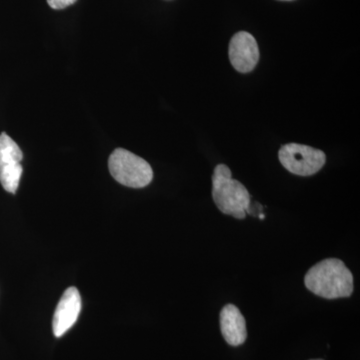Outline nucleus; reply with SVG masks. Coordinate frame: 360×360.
I'll list each match as a JSON object with an SVG mask.
<instances>
[{
  "instance_id": "obj_1",
  "label": "nucleus",
  "mask_w": 360,
  "mask_h": 360,
  "mask_svg": "<svg viewBox=\"0 0 360 360\" xmlns=\"http://www.w3.org/2000/svg\"><path fill=\"white\" fill-rule=\"evenodd\" d=\"M307 290L326 300L349 297L354 290V276L342 260L326 258L307 272Z\"/></svg>"
},
{
  "instance_id": "obj_2",
  "label": "nucleus",
  "mask_w": 360,
  "mask_h": 360,
  "mask_svg": "<svg viewBox=\"0 0 360 360\" xmlns=\"http://www.w3.org/2000/svg\"><path fill=\"white\" fill-rule=\"evenodd\" d=\"M212 198L217 208L224 214L236 219H245L250 205V195L246 187L232 179L231 170L219 165L212 174Z\"/></svg>"
},
{
  "instance_id": "obj_3",
  "label": "nucleus",
  "mask_w": 360,
  "mask_h": 360,
  "mask_svg": "<svg viewBox=\"0 0 360 360\" xmlns=\"http://www.w3.org/2000/svg\"><path fill=\"white\" fill-rule=\"evenodd\" d=\"M108 167L113 179L124 186L142 188L153 181V168L148 161L127 149H115L108 160Z\"/></svg>"
},
{
  "instance_id": "obj_4",
  "label": "nucleus",
  "mask_w": 360,
  "mask_h": 360,
  "mask_svg": "<svg viewBox=\"0 0 360 360\" xmlns=\"http://www.w3.org/2000/svg\"><path fill=\"white\" fill-rule=\"evenodd\" d=\"M278 158L285 169L300 176L316 174L326 162L323 151L298 143L283 146L279 150Z\"/></svg>"
},
{
  "instance_id": "obj_5",
  "label": "nucleus",
  "mask_w": 360,
  "mask_h": 360,
  "mask_svg": "<svg viewBox=\"0 0 360 360\" xmlns=\"http://www.w3.org/2000/svg\"><path fill=\"white\" fill-rule=\"evenodd\" d=\"M22 151L6 132L0 134V184L7 193L18 191L23 168Z\"/></svg>"
},
{
  "instance_id": "obj_6",
  "label": "nucleus",
  "mask_w": 360,
  "mask_h": 360,
  "mask_svg": "<svg viewBox=\"0 0 360 360\" xmlns=\"http://www.w3.org/2000/svg\"><path fill=\"white\" fill-rule=\"evenodd\" d=\"M229 59L239 72L248 73L255 70L259 60V49L250 33L240 32L233 35L229 44Z\"/></svg>"
},
{
  "instance_id": "obj_7",
  "label": "nucleus",
  "mask_w": 360,
  "mask_h": 360,
  "mask_svg": "<svg viewBox=\"0 0 360 360\" xmlns=\"http://www.w3.org/2000/svg\"><path fill=\"white\" fill-rule=\"evenodd\" d=\"M82 296L77 288H68L61 296L52 321V328L56 338H61L77 321L82 311Z\"/></svg>"
},
{
  "instance_id": "obj_8",
  "label": "nucleus",
  "mask_w": 360,
  "mask_h": 360,
  "mask_svg": "<svg viewBox=\"0 0 360 360\" xmlns=\"http://www.w3.org/2000/svg\"><path fill=\"white\" fill-rule=\"evenodd\" d=\"M220 329L225 341L231 347H239L248 338L246 322L238 307L226 304L220 311Z\"/></svg>"
},
{
  "instance_id": "obj_9",
  "label": "nucleus",
  "mask_w": 360,
  "mask_h": 360,
  "mask_svg": "<svg viewBox=\"0 0 360 360\" xmlns=\"http://www.w3.org/2000/svg\"><path fill=\"white\" fill-rule=\"evenodd\" d=\"M77 1V0H47V4L53 9H65Z\"/></svg>"
},
{
  "instance_id": "obj_10",
  "label": "nucleus",
  "mask_w": 360,
  "mask_h": 360,
  "mask_svg": "<svg viewBox=\"0 0 360 360\" xmlns=\"http://www.w3.org/2000/svg\"><path fill=\"white\" fill-rule=\"evenodd\" d=\"M259 219H264V214H259Z\"/></svg>"
},
{
  "instance_id": "obj_11",
  "label": "nucleus",
  "mask_w": 360,
  "mask_h": 360,
  "mask_svg": "<svg viewBox=\"0 0 360 360\" xmlns=\"http://www.w3.org/2000/svg\"><path fill=\"white\" fill-rule=\"evenodd\" d=\"M311 360H323V359H311Z\"/></svg>"
}]
</instances>
